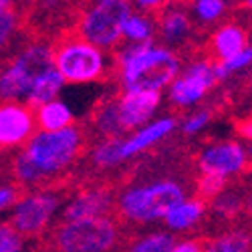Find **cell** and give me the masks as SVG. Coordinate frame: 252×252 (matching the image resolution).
<instances>
[{
    "label": "cell",
    "instance_id": "6da1fadb",
    "mask_svg": "<svg viewBox=\"0 0 252 252\" xmlns=\"http://www.w3.org/2000/svg\"><path fill=\"white\" fill-rule=\"evenodd\" d=\"M123 91H161L180 71L176 53L152 43H129L115 55Z\"/></svg>",
    "mask_w": 252,
    "mask_h": 252
},
{
    "label": "cell",
    "instance_id": "7a4b0ae2",
    "mask_svg": "<svg viewBox=\"0 0 252 252\" xmlns=\"http://www.w3.org/2000/svg\"><path fill=\"white\" fill-rule=\"evenodd\" d=\"M184 200V190L178 182L159 180L125 192L119 198V212L133 222H154L165 218Z\"/></svg>",
    "mask_w": 252,
    "mask_h": 252
},
{
    "label": "cell",
    "instance_id": "3957f363",
    "mask_svg": "<svg viewBox=\"0 0 252 252\" xmlns=\"http://www.w3.org/2000/svg\"><path fill=\"white\" fill-rule=\"evenodd\" d=\"M55 69L53 47L47 45H31L20 55H16L10 65L4 67L0 77V95L4 103L27 99L34 83Z\"/></svg>",
    "mask_w": 252,
    "mask_h": 252
},
{
    "label": "cell",
    "instance_id": "277c9868",
    "mask_svg": "<svg viewBox=\"0 0 252 252\" xmlns=\"http://www.w3.org/2000/svg\"><path fill=\"white\" fill-rule=\"evenodd\" d=\"M83 150V133L79 127H67L61 131H38L29 139V145L23 150L29 159L43 172L47 178L77 159Z\"/></svg>",
    "mask_w": 252,
    "mask_h": 252
},
{
    "label": "cell",
    "instance_id": "5b68a950",
    "mask_svg": "<svg viewBox=\"0 0 252 252\" xmlns=\"http://www.w3.org/2000/svg\"><path fill=\"white\" fill-rule=\"evenodd\" d=\"M55 69L65 77L67 83H91L105 75L103 51L81 34L63 36L53 47Z\"/></svg>",
    "mask_w": 252,
    "mask_h": 252
},
{
    "label": "cell",
    "instance_id": "8992f818",
    "mask_svg": "<svg viewBox=\"0 0 252 252\" xmlns=\"http://www.w3.org/2000/svg\"><path fill=\"white\" fill-rule=\"evenodd\" d=\"M131 14L129 0H95L79 20V34L99 49H109L123 36Z\"/></svg>",
    "mask_w": 252,
    "mask_h": 252
},
{
    "label": "cell",
    "instance_id": "52a82bcc",
    "mask_svg": "<svg viewBox=\"0 0 252 252\" xmlns=\"http://www.w3.org/2000/svg\"><path fill=\"white\" fill-rule=\"evenodd\" d=\"M115 240L117 226L105 216L63 222L55 234L59 252H109Z\"/></svg>",
    "mask_w": 252,
    "mask_h": 252
},
{
    "label": "cell",
    "instance_id": "ba28073f",
    "mask_svg": "<svg viewBox=\"0 0 252 252\" xmlns=\"http://www.w3.org/2000/svg\"><path fill=\"white\" fill-rule=\"evenodd\" d=\"M61 204V198L53 192H34L23 196L10 218V224L20 236H34L43 232L45 226L51 222L53 214Z\"/></svg>",
    "mask_w": 252,
    "mask_h": 252
},
{
    "label": "cell",
    "instance_id": "9c48e42d",
    "mask_svg": "<svg viewBox=\"0 0 252 252\" xmlns=\"http://www.w3.org/2000/svg\"><path fill=\"white\" fill-rule=\"evenodd\" d=\"M218 81L216 65L208 61H198L186 69V73L170 85V101L178 107H188L200 101Z\"/></svg>",
    "mask_w": 252,
    "mask_h": 252
},
{
    "label": "cell",
    "instance_id": "30bf717a",
    "mask_svg": "<svg viewBox=\"0 0 252 252\" xmlns=\"http://www.w3.org/2000/svg\"><path fill=\"white\" fill-rule=\"evenodd\" d=\"M32 107L20 103H4L0 109V143L2 148H12L31 137L32 133Z\"/></svg>",
    "mask_w": 252,
    "mask_h": 252
},
{
    "label": "cell",
    "instance_id": "8fae6325",
    "mask_svg": "<svg viewBox=\"0 0 252 252\" xmlns=\"http://www.w3.org/2000/svg\"><path fill=\"white\" fill-rule=\"evenodd\" d=\"M161 103L159 91H125L119 97V115L125 131H133L148 121Z\"/></svg>",
    "mask_w": 252,
    "mask_h": 252
},
{
    "label": "cell",
    "instance_id": "7c38bea8",
    "mask_svg": "<svg viewBox=\"0 0 252 252\" xmlns=\"http://www.w3.org/2000/svg\"><path fill=\"white\" fill-rule=\"evenodd\" d=\"M246 165V152L238 141H220L210 145L200 156L202 172H214L220 176H230L240 172Z\"/></svg>",
    "mask_w": 252,
    "mask_h": 252
},
{
    "label": "cell",
    "instance_id": "4fadbf2b",
    "mask_svg": "<svg viewBox=\"0 0 252 252\" xmlns=\"http://www.w3.org/2000/svg\"><path fill=\"white\" fill-rule=\"evenodd\" d=\"M111 198L105 190H87L79 194L63 212V222H77L87 218H99L107 212Z\"/></svg>",
    "mask_w": 252,
    "mask_h": 252
},
{
    "label": "cell",
    "instance_id": "5bb4252c",
    "mask_svg": "<svg viewBox=\"0 0 252 252\" xmlns=\"http://www.w3.org/2000/svg\"><path fill=\"white\" fill-rule=\"evenodd\" d=\"M176 127V119L172 117H163V119H158L145 127L137 129L129 139H123V159L127 158H133L141 152H145L148 148H152L154 143H158L159 139H163L167 133Z\"/></svg>",
    "mask_w": 252,
    "mask_h": 252
},
{
    "label": "cell",
    "instance_id": "9a60e30c",
    "mask_svg": "<svg viewBox=\"0 0 252 252\" xmlns=\"http://www.w3.org/2000/svg\"><path fill=\"white\" fill-rule=\"evenodd\" d=\"M212 47L220 61H228L248 49V36L244 29L236 25H226V27H220L212 36Z\"/></svg>",
    "mask_w": 252,
    "mask_h": 252
},
{
    "label": "cell",
    "instance_id": "2e32d148",
    "mask_svg": "<svg viewBox=\"0 0 252 252\" xmlns=\"http://www.w3.org/2000/svg\"><path fill=\"white\" fill-rule=\"evenodd\" d=\"M36 123L40 131H61L73 127V111L67 103L51 101L36 109Z\"/></svg>",
    "mask_w": 252,
    "mask_h": 252
},
{
    "label": "cell",
    "instance_id": "e0dca14e",
    "mask_svg": "<svg viewBox=\"0 0 252 252\" xmlns=\"http://www.w3.org/2000/svg\"><path fill=\"white\" fill-rule=\"evenodd\" d=\"M65 83H67L65 77H63L57 69H51L45 77H40L34 83V87L31 89V93L27 97V105L32 109H38V107H43V105H47L51 101H57V95H59V91L63 89Z\"/></svg>",
    "mask_w": 252,
    "mask_h": 252
},
{
    "label": "cell",
    "instance_id": "ac0fdd59",
    "mask_svg": "<svg viewBox=\"0 0 252 252\" xmlns=\"http://www.w3.org/2000/svg\"><path fill=\"white\" fill-rule=\"evenodd\" d=\"M159 32L165 38V43L170 45H180L190 36L192 32V23L188 14L180 8H172L159 16Z\"/></svg>",
    "mask_w": 252,
    "mask_h": 252
},
{
    "label": "cell",
    "instance_id": "d6986e66",
    "mask_svg": "<svg viewBox=\"0 0 252 252\" xmlns=\"http://www.w3.org/2000/svg\"><path fill=\"white\" fill-rule=\"evenodd\" d=\"M93 121L97 125V129L103 135H107V139L119 137L121 133H125L121 115H119V99H107L99 103L93 113Z\"/></svg>",
    "mask_w": 252,
    "mask_h": 252
},
{
    "label": "cell",
    "instance_id": "ffe728a7",
    "mask_svg": "<svg viewBox=\"0 0 252 252\" xmlns=\"http://www.w3.org/2000/svg\"><path fill=\"white\" fill-rule=\"evenodd\" d=\"M204 208H206V204L200 198H196V200H184L163 220H165V224L170 226L172 230H184V228L194 226L202 218Z\"/></svg>",
    "mask_w": 252,
    "mask_h": 252
},
{
    "label": "cell",
    "instance_id": "44dd1931",
    "mask_svg": "<svg viewBox=\"0 0 252 252\" xmlns=\"http://www.w3.org/2000/svg\"><path fill=\"white\" fill-rule=\"evenodd\" d=\"M154 23L148 14H131L123 27V36L129 43H152Z\"/></svg>",
    "mask_w": 252,
    "mask_h": 252
},
{
    "label": "cell",
    "instance_id": "7402d4cb",
    "mask_svg": "<svg viewBox=\"0 0 252 252\" xmlns=\"http://www.w3.org/2000/svg\"><path fill=\"white\" fill-rule=\"evenodd\" d=\"M123 139L121 137H111L101 141L95 152H93V159L97 165L101 167H113L119 161H123Z\"/></svg>",
    "mask_w": 252,
    "mask_h": 252
},
{
    "label": "cell",
    "instance_id": "603a6c76",
    "mask_svg": "<svg viewBox=\"0 0 252 252\" xmlns=\"http://www.w3.org/2000/svg\"><path fill=\"white\" fill-rule=\"evenodd\" d=\"M12 172H14V178L18 184L23 186H38V182L47 180V176L38 170V167L29 159V156L23 152L14 158V163H12Z\"/></svg>",
    "mask_w": 252,
    "mask_h": 252
},
{
    "label": "cell",
    "instance_id": "cb8c5ba5",
    "mask_svg": "<svg viewBox=\"0 0 252 252\" xmlns=\"http://www.w3.org/2000/svg\"><path fill=\"white\" fill-rule=\"evenodd\" d=\"M176 246V240L172 234H163V232H154L148 234L139 240H135L127 252H172Z\"/></svg>",
    "mask_w": 252,
    "mask_h": 252
},
{
    "label": "cell",
    "instance_id": "d4e9b609",
    "mask_svg": "<svg viewBox=\"0 0 252 252\" xmlns=\"http://www.w3.org/2000/svg\"><path fill=\"white\" fill-rule=\"evenodd\" d=\"M250 236L244 232H228L210 242L204 252H250Z\"/></svg>",
    "mask_w": 252,
    "mask_h": 252
},
{
    "label": "cell",
    "instance_id": "484cf974",
    "mask_svg": "<svg viewBox=\"0 0 252 252\" xmlns=\"http://www.w3.org/2000/svg\"><path fill=\"white\" fill-rule=\"evenodd\" d=\"M226 186V176L214 174V172H202L198 180V198L204 202L208 200H216Z\"/></svg>",
    "mask_w": 252,
    "mask_h": 252
},
{
    "label": "cell",
    "instance_id": "4316f807",
    "mask_svg": "<svg viewBox=\"0 0 252 252\" xmlns=\"http://www.w3.org/2000/svg\"><path fill=\"white\" fill-rule=\"evenodd\" d=\"M252 65V47H248L244 53L228 59V61H218L216 63V73H218V79H226L230 75H234L246 67Z\"/></svg>",
    "mask_w": 252,
    "mask_h": 252
},
{
    "label": "cell",
    "instance_id": "83f0119b",
    "mask_svg": "<svg viewBox=\"0 0 252 252\" xmlns=\"http://www.w3.org/2000/svg\"><path fill=\"white\" fill-rule=\"evenodd\" d=\"M226 10L224 0H196L194 2V12L202 23H214L218 20Z\"/></svg>",
    "mask_w": 252,
    "mask_h": 252
},
{
    "label": "cell",
    "instance_id": "f1b7e54d",
    "mask_svg": "<svg viewBox=\"0 0 252 252\" xmlns=\"http://www.w3.org/2000/svg\"><path fill=\"white\" fill-rule=\"evenodd\" d=\"M0 252H23V240L12 224L4 222L0 226Z\"/></svg>",
    "mask_w": 252,
    "mask_h": 252
},
{
    "label": "cell",
    "instance_id": "f546056e",
    "mask_svg": "<svg viewBox=\"0 0 252 252\" xmlns=\"http://www.w3.org/2000/svg\"><path fill=\"white\" fill-rule=\"evenodd\" d=\"M242 208V200L236 196V194H220L216 200H214V210L216 214H222L226 218H232L240 212Z\"/></svg>",
    "mask_w": 252,
    "mask_h": 252
},
{
    "label": "cell",
    "instance_id": "4dcf8cb0",
    "mask_svg": "<svg viewBox=\"0 0 252 252\" xmlns=\"http://www.w3.org/2000/svg\"><path fill=\"white\" fill-rule=\"evenodd\" d=\"M14 29H16V12H14V8L12 6L0 8V43H2V47L8 45Z\"/></svg>",
    "mask_w": 252,
    "mask_h": 252
},
{
    "label": "cell",
    "instance_id": "1f68e13d",
    "mask_svg": "<svg viewBox=\"0 0 252 252\" xmlns=\"http://www.w3.org/2000/svg\"><path fill=\"white\" fill-rule=\"evenodd\" d=\"M212 119V113L210 111H200V113H194L188 117V121L184 123V133L186 135H194V133H200L206 125Z\"/></svg>",
    "mask_w": 252,
    "mask_h": 252
},
{
    "label": "cell",
    "instance_id": "d6a6232c",
    "mask_svg": "<svg viewBox=\"0 0 252 252\" xmlns=\"http://www.w3.org/2000/svg\"><path fill=\"white\" fill-rule=\"evenodd\" d=\"M20 200V192L14 184H2V190H0V210L6 212L8 208H14Z\"/></svg>",
    "mask_w": 252,
    "mask_h": 252
},
{
    "label": "cell",
    "instance_id": "836d02e7",
    "mask_svg": "<svg viewBox=\"0 0 252 252\" xmlns=\"http://www.w3.org/2000/svg\"><path fill=\"white\" fill-rule=\"evenodd\" d=\"M204 250L206 248H204L202 240H184V242L176 244L172 252H204Z\"/></svg>",
    "mask_w": 252,
    "mask_h": 252
},
{
    "label": "cell",
    "instance_id": "e575fe53",
    "mask_svg": "<svg viewBox=\"0 0 252 252\" xmlns=\"http://www.w3.org/2000/svg\"><path fill=\"white\" fill-rule=\"evenodd\" d=\"M236 131L240 137L244 139H252V117H246V119H240L236 123Z\"/></svg>",
    "mask_w": 252,
    "mask_h": 252
},
{
    "label": "cell",
    "instance_id": "d590c367",
    "mask_svg": "<svg viewBox=\"0 0 252 252\" xmlns=\"http://www.w3.org/2000/svg\"><path fill=\"white\" fill-rule=\"evenodd\" d=\"M135 2H137L141 8L152 10V12H159V10H163V6H165V0H135Z\"/></svg>",
    "mask_w": 252,
    "mask_h": 252
},
{
    "label": "cell",
    "instance_id": "8d00e7d4",
    "mask_svg": "<svg viewBox=\"0 0 252 252\" xmlns=\"http://www.w3.org/2000/svg\"><path fill=\"white\" fill-rule=\"evenodd\" d=\"M244 210H246V214L252 218V194L246 198V202H244Z\"/></svg>",
    "mask_w": 252,
    "mask_h": 252
},
{
    "label": "cell",
    "instance_id": "74e56055",
    "mask_svg": "<svg viewBox=\"0 0 252 252\" xmlns=\"http://www.w3.org/2000/svg\"><path fill=\"white\" fill-rule=\"evenodd\" d=\"M240 4H242V6H246V8H250V10H252V0H240Z\"/></svg>",
    "mask_w": 252,
    "mask_h": 252
},
{
    "label": "cell",
    "instance_id": "f35d334b",
    "mask_svg": "<svg viewBox=\"0 0 252 252\" xmlns=\"http://www.w3.org/2000/svg\"><path fill=\"white\" fill-rule=\"evenodd\" d=\"M248 93H250V97H252V79L248 81Z\"/></svg>",
    "mask_w": 252,
    "mask_h": 252
},
{
    "label": "cell",
    "instance_id": "ab89813d",
    "mask_svg": "<svg viewBox=\"0 0 252 252\" xmlns=\"http://www.w3.org/2000/svg\"><path fill=\"white\" fill-rule=\"evenodd\" d=\"M248 156H250V161H252V143H250V150H248Z\"/></svg>",
    "mask_w": 252,
    "mask_h": 252
}]
</instances>
